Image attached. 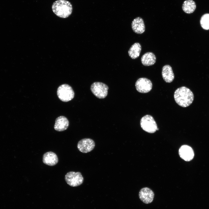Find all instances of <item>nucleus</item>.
Masks as SVG:
<instances>
[{"label": "nucleus", "mask_w": 209, "mask_h": 209, "mask_svg": "<svg viewBox=\"0 0 209 209\" xmlns=\"http://www.w3.org/2000/svg\"><path fill=\"white\" fill-rule=\"evenodd\" d=\"M174 98L176 102L179 105L183 107H186L193 102L194 96L190 89L183 86L176 90Z\"/></svg>", "instance_id": "1"}, {"label": "nucleus", "mask_w": 209, "mask_h": 209, "mask_svg": "<svg viewBox=\"0 0 209 209\" xmlns=\"http://www.w3.org/2000/svg\"><path fill=\"white\" fill-rule=\"evenodd\" d=\"M52 8L53 12L57 16L65 18L72 13L73 8L71 3L65 0H58L53 4Z\"/></svg>", "instance_id": "2"}, {"label": "nucleus", "mask_w": 209, "mask_h": 209, "mask_svg": "<svg viewBox=\"0 0 209 209\" xmlns=\"http://www.w3.org/2000/svg\"><path fill=\"white\" fill-rule=\"evenodd\" d=\"M57 94L61 100L64 102H67L73 98L74 92L71 86L66 84H64L58 87Z\"/></svg>", "instance_id": "3"}, {"label": "nucleus", "mask_w": 209, "mask_h": 209, "mask_svg": "<svg viewBox=\"0 0 209 209\" xmlns=\"http://www.w3.org/2000/svg\"><path fill=\"white\" fill-rule=\"evenodd\" d=\"M140 125L144 131L150 133H154L157 128V124L154 118L152 116L149 115H145L141 118Z\"/></svg>", "instance_id": "4"}, {"label": "nucleus", "mask_w": 209, "mask_h": 209, "mask_svg": "<svg viewBox=\"0 0 209 209\" xmlns=\"http://www.w3.org/2000/svg\"><path fill=\"white\" fill-rule=\"evenodd\" d=\"M91 90L92 93L100 99L105 98L107 95L109 87L107 85L102 82H95L91 85Z\"/></svg>", "instance_id": "5"}, {"label": "nucleus", "mask_w": 209, "mask_h": 209, "mask_svg": "<svg viewBox=\"0 0 209 209\" xmlns=\"http://www.w3.org/2000/svg\"><path fill=\"white\" fill-rule=\"evenodd\" d=\"M65 179L67 183L72 187L79 186L84 181V178L80 172H69L65 175Z\"/></svg>", "instance_id": "6"}, {"label": "nucleus", "mask_w": 209, "mask_h": 209, "mask_svg": "<svg viewBox=\"0 0 209 209\" xmlns=\"http://www.w3.org/2000/svg\"><path fill=\"white\" fill-rule=\"evenodd\" d=\"M152 84L151 81L149 79L145 78L138 79L135 83L136 90L139 92L143 93H147L152 89Z\"/></svg>", "instance_id": "7"}, {"label": "nucleus", "mask_w": 209, "mask_h": 209, "mask_svg": "<svg viewBox=\"0 0 209 209\" xmlns=\"http://www.w3.org/2000/svg\"><path fill=\"white\" fill-rule=\"evenodd\" d=\"M95 145V143L93 140L89 138H85L80 140L78 142L77 148L80 152L87 153L93 150Z\"/></svg>", "instance_id": "8"}, {"label": "nucleus", "mask_w": 209, "mask_h": 209, "mask_svg": "<svg viewBox=\"0 0 209 209\" xmlns=\"http://www.w3.org/2000/svg\"><path fill=\"white\" fill-rule=\"evenodd\" d=\"M154 195L152 190L147 187L142 188L139 193L140 199L143 203L146 204L151 203L153 201Z\"/></svg>", "instance_id": "9"}, {"label": "nucleus", "mask_w": 209, "mask_h": 209, "mask_svg": "<svg viewBox=\"0 0 209 209\" xmlns=\"http://www.w3.org/2000/svg\"><path fill=\"white\" fill-rule=\"evenodd\" d=\"M179 152L180 157L186 161H191L194 156L193 149L188 145H184L181 146L179 149Z\"/></svg>", "instance_id": "10"}, {"label": "nucleus", "mask_w": 209, "mask_h": 209, "mask_svg": "<svg viewBox=\"0 0 209 209\" xmlns=\"http://www.w3.org/2000/svg\"><path fill=\"white\" fill-rule=\"evenodd\" d=\"M131 25L134 32L137 34H141L145 31V26L143 20L140 17H137L134 19Z\"/></svg>", "instance_id": "11"}, {"label": "nucleus", "mask_w": 209, "mask_h": 209, "mask_svg": "<svg viewBox=\"0 0 209 209\" xmlns=\"http://www.w3.org/2000/svg\"><path fill=\"white\" fill-rule=\"evenodd\" d=\"M42 161L46 165L53 166L57 163L58 159L57 156L55 153L50 151L46 152L43 154Z\"/></svg>", "instance_id": "12"}, {"label": "nucleus", "mask_w": 209, "mask_h": 209, "mask_svg": "<svg viewBox=\"0 0 209 209\" xmlns=\"http://www.w3.org/2000/svg\"><path fill=\"white\" fill-rule=\"evenodd\" d=\"M69 125V121L67 118L64 116H61L56 119L54 128L57 131H63L68 128Z\"/></svg>", "instance_id": "13"}, {"label": "nucleus", "mask_w": 209, "mask_h": 209, "mask_svg": "<svg viewBox=\"0 0 209 209\" xmlns=\"http://www.w3.org/2000/svg\"><path fill=\"white\" fill-rule=\"evenodd\" d=\"M162 75L165 81L170 83L174 79V75L171 66L169 65L163 66L162 69Z\"/></svg>", "instance_id": "14"}, {"label": "nucleus", "mask_w": 209, "mask_h": 209, "mask_svg": "<svg viewBox=\"0 0 209 209\" xmlns=\"http://www.w3.org/2000/svg\"><path fill=\"white\" fill-rule=\"evenodd\" d=\"M156 57L154 53L148 52L145 53L141 57L142 64L144 66H148L154 65L156 62Z\"/></svg>", "instance_id": "15"}, {"label": "nucleus", "mask_w": 209, "mask_h": 209, "mask_svg": "<svg viewBox=\"0 0 209 209\" xmlns=\"http://www.w3.org/2000/svg\"><path fill=\"white\" fill-rule=\"evenodd\" d=\"M141 50L140 44L136 42L133 44L128 51L129 56L132 59H136L139 57Z\"/></svg>", "instance_id": "16"}, {"label": "nucleus", "mask_w": 209, "mask_h": 209, "mask_svg": "<svg viewBox=\"0 0 209 209\" xmlns=\"http://www.w3.org/2000/svg\"><path fill=\"white\" fill-rule=\"evenodd\" d=\"M196 8L195 2L193 0H186L183 2L182 8L186 13L190 14L194 12Z\"/></svg>", "instance_id": "17"}, {"label": "nucleus", "mask_w": 209, "mask_h": 209, "mask_svg": "<svg viewBox=\"0 0 209 209\" xmlns=\"http://www.w3.org/2000/svg\"><path fill=\"white\" fill-rule=\"evenodd\" d=\"M200 24L202 28L204 30H209V13L203 15L201 17Z\"/></svg>", "instance_id": "18"}, {"label": "nucleus", "mask_w": 209, "mask_h": 209, "mask_svg": "<svg viewBox=\"0 0 209 209\" xmlns=\"http://www.w3.org/2000/svg\"><path fill=\"white\" fill-rule=\"evenodd\" d=\"M159 129L158 128H157V130H158Z\"/></svg>", "instance_id": "19"}]
</instances>
